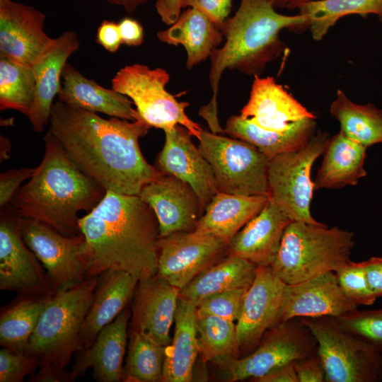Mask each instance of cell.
I'll return each instance as SVG.
<instances>
[{
  "label": "cell",
  "instance_id": "obj_52",
  "mask_svg": "<svg viewBox=\"0 0 382 382\" xmlns=\"http://www.w3.org/2000/svg\"><path fill=\"white\" fill-rule=\"evenodd\" d=\"M316 0H271L274 7H280L294 10L299 8L301 6L310 1Z\"/></svg>",
  "mask_w": 382,
  "mask_h": 382
},
{
  "label": "cell",
  "instance_id": "obj_19",
  "mask_svg": "<svg viewBox=\"0 0 382 382\" xmlns=\"http://www.w3.org/2000/svg\"><path fill=\"white\" fill-rule=\"evenodd\" d=\"M358 306L342 291L335 272L286 284L278 324L293 318L338 317Z\"/></svg>",
  "mask_w": 382,
  "mask_h": 382
},
{
  "label": "cell",
  "instance_id": "obj_33",
  "mask_svg": "<svg viewBox=\"0 0 382 382\" xmlns=\"http://www.w3.org/2000/svg\"><path fill=\"white\" fill-rule=\"evenodd\" d=\"M330 111L349 139L366 148L382 143V110L374 104L355 103L338 89Z\"/></svg>",
  "mask_w": 382,
  "mask_h": 382
},
{
  "label": "cell",
  "instance_id": "obj_24",
  "mask_svg": "<svg viewBox=\"0 0 382 382\" xmlns=\"http://www.w3.org/2000/svg\"><path fill=\"white\" fill-rule=\"evenodd\" d=\"M130 316L129 309L125 308L99 332L88 348L79 352L71 371L76 378L92 369L93 378L99 382H117L123 378L122 364Z\"/></svg>",
  "mask_w": 382,
  "mask_h": 382
},
{
  "label": "cell",
  "instance_id": "obj_30",
  "mask_svg": "<svg viewBox=\"0 0 382 382\" xmlns=\"http://www.w3.org/2000/svg\"><path fill=\"white\" fill-rule=\"evenodd\" d=\"M366 147L347 137L340 130L330 139L315 178L316 190L356 185L364 177Z\"/></svg>",
  "mask_w": 382,
  "mask_h": 382
},
{
  "label": "cell",
  "instance_id": "obj_45",
  "mask_svg": "<svg viewBox=\"0 0 382 382\" xmlns=\"http://www.w3.org/2000/svg\"><path fill=\"white\" fill-rule=\"evenodd\" d=\"M293 364L299 382H326L324 365L318 352Z\"/></svg>",
  "mask_w": 382,
  "mask_h": 382
},
{
  "label": "cell",
  "instance_id": "obj_6",
  "mask_svg": "<svg viewBox=\"0 0 382 382\" xmlns=\"http://www.w3.org/2000/svg\"><path fill=\"white\" fill-rule=\"evenodd\" d=\"M353 238V232L337 226L291 221L270 267L286 284L335 272L350 260Z\"/></svg>",
  "mask_w": 382,
  "mask_h": 382
},
{
  "label": "cell",
  "instance_id": "obj_40",
  "mask_svg": "<svg viewBox=\"0 0 382 382\" xmlns=\"http://www.w3.org/2000/svg\"><path fill=\"white\" fill-rule=\"evenodd\" d=\"M338 283L345 296L357 306H370L377 297L369 284L364 262L349 260L335 272Z\"/></svg>",
  "mask_w": 382,
  "mask_h": 382
},
{
  "label": "cell",
  "instance_id": "obj_53",
  "mask_svg": "<svg viewBox=\"0 0 382 382\" xmlns=\"http://www.w3.org/2000/svg\"><path fill=\"white\" fill-rule=\"evenodd\" d=\"M380 22L382 23V16L378 17Z\"/></svg>",
  "mask_w": 382,
  "mask_h": 382
},
{
  "label": "cell",
  "instance_id": "obj_35",
  "mask_svg": "<svg viewBox=\"0 0 382 382\" xmlns=\"http://www.w3.org/2000/svg\"><path fill=\"white\" fill-rule=\"evenodd\" d=\"M199 354L224 369L238 358L241 347L234 321L214 316H197Z\"/></svg>",
  "mask_w": 382,
  "mask_h": 382
},
{
  "label": "cell",
  "instance_id": "obj_7",
  "mask_svg": "<svg viewBox=\"0 0 382 382\" xmlns=\"http://www.w3.org/2000/svg\"><path fill=\"white\" fill-rule=\"evenodd\" d=\"M299 319L317 341L326 382L382 380V352L342 328L334 317Z\"/></svg>",
  "mask_w": 382,
  "mask_h": 382
},
{
  "label": "cell",
  "instance_id": "obj_25",
  "mask_svg": "<svg viewBox=\"0 0 382 382\" xmlns=\"http://www.w3.org/2000/svg\"><path fill=\"white\" fill-rule=\"evenodd\" d=\"M139 279L127 272L108 270L99 276L93 301L82 325L81 351L112 322L134 297Z\"/></svg>",
  "mask_w": 382,
  "mask_h": 382
},
{
  "label": "cell",
  "instance_id": "obj_10",
  "mask_svg": "<svg viewBox=\"0 0 382 382\" xmlns=\"http://www.w3.org/2000/svg\"><path fill=\"white\" fill-rule=\"evenodd\" d=\"M199 149L214 172L218 191L268 196L270 159L253 145L203 129Z\"/></svg>",
  "mask_w": 382,
  "mask_h": 382
},
{
  "label": "cell",
  "instance_id": "obj_17",
  "mask_svg": "<svg viewBox=\"0 0 382 382\" xmlns=\"http://www.w3.org/2000/svg\"><path fill=\"white\" fill-rule=\"evenodd\" d=\"M45 19L31 6L0 0V54L32 66L54 39L45 32Z\"/></svg>",
  "mask_w": 382,
  "mask_h": 382
},
{
  "label": "cell",
  "instance_id": "obj_51",
  "mask_svg": "<svg viewBox=\"0 0 382 382\" xmlns=\"http://www.w3.org/2000/svg\"><path fill=\"white\" fill-rule=\"evenodd\" d=\"M109 4L122 7L128 13H134L139 6L149 0H106Z\"/></svg>",
  "mask_w": 382,
  "mask_h": 382
},
{
  "label": "cell",
  "instance_id": "obj_50",
  "mask_svg": "<svg viewBox=\"0 0 382 382\" xmlns=\"http://www.w3.org/2000/svg\"><path fill=\"white\" fill-rule=\"evenodd\" d=\"M257 382H299L294 364L289 363L278 367L262 378Z\"/></svg>",
  "mask_w": 382,
  "mask_h": 382
},
{
  "label": "cell",
  "instance_id": "obj_31",
  "mask_svg": "<svg viewBox=\"0 0 382 382\" xmlns=\"http://www.w3.org/2000/svg\"><path fill=\"white\" fill-rule=\"evenodd\" d=\"M257 265L243 258L228 255L210 266L180 290L179 299L195 306L204 298L235 289H248Z\"/></svg>",
  "mask_w": 382,
  "mask_h": 382
},
{
  "label": "cell",
  "instance_id": "obj_11",
  "mask_svg": "<svg viewBox=\"0 0 382 382\" xmlns=\"http://www.w3.org/2000/svg\"><path fill=\"white\" fill-rule=\"evenodd\" d=\"M18 224L24 242L45 268L54 294L88 277L81 233L66 236L45 223L21 216Z\"/></svg>",
  "mask_w": 382,
  "mask_h": 382
},
{
  "label": "cell",
  "instance_id": "obj_49",
  "mask_svg": "<svg viewBox=\"0 0 382 382\" xmlns=\"http://www.w3.org/2000/svg\"><path fill=\"white\" fill-rule=\"evenodd\" d=\"M155 8L161 21L166 25H171L180 15L181 0H157Z\"/></svg>",
  "mask_w": 382,
  "mask_h": 382
},
{
  "label": "cell",
  "instance_id": "obj_8",
  "mask_svg": "<svg viewBox=\"0 0 382 382\" xmlns=\"http://www.w3.org/2000/svg\"><path fill=\"white\" fill-rule=\"evenodd\" d=\"M169 79V74L162 68L133 64L121 68L111 84L112 88L131 99L140 117L151 127L166 131L180 125L199 140L203 129L185 113L189 103L178 101L166 91Z\"/></svg>",
  "mask_w": 382,
  "mask_h": 382
},
{
  "label": "cell",
  "instance_id": "obj_29",
  "mask_svg": "<svg viewBox=\"0 0 382 382\" xmlns=\"http://www.w3.org/2000/svg\"><path fill=\"white\" fill-rule=\"evenodd\" d=\"M174 322V336L166 349L161 381L188 382L199 354L196 306L179 299Z\"/></svg>",
  "mask_w": 382,
  "mask_h": 382
},
{
  "label": "cell",
  "instance_id": "obj_16",
  "mask_svg": "<svg viewBox=\"0 0 382 382\" xmlns=\"http://www.w3.org/2000/svg\"><path fill=\"white\" fill-rule=\"evenodd\" d=\"M164 132L165 144L156 158V168L162 174L189 184L198 196L204 213L218 192L212 166L194 144L186 128L178 125Z\"/></svg>",
  "mask_w": 382,
  "mask_h": 382
},
{
  "label": "cell",
  "instance_id": "obj_46",
  "mask_svg": "<svg viewBox=\"0 0 382 382\" xmlns=\"http://www.w3.org/2000/svg\"><path fill=\"white\" fill-rule=\"evenodd\" d=\"M96 42L110 52H115L122 44L118 23L105 20L98 26Z\"/></svg>",
  "mask_w": 382,
  "mask_h": 382
},
{
  "label": "cell",
  "instance_id": "obj_23",
  "mask_svg": "<svg viewBox=\"0 0 382 382\" xmlns=\"http://www.w3.org/2000/svg\"><path fill=\"white\" fill-rule=\"evenodd\" d=\"M291 221L269 198L263 209L231 238L228 255L257 266H270L287 225Z\"/></svg>",
  "mask_w": 382,
  "mask_h": 382
},
{
  "label": "cell",
  "instance_id": "obj_26",
  "mask_svg": "<svg viewBox=\"0 0 382 382\" xmlns=\"http://www.w3.org/2000/svg\"><path fill=\"white\" fill-rule=\"evenodd\" d=\"M62 79L57 97L62 103L122 120L134 121L140 118L129 98L86 78L68 62L63 69Z\"/></svg>",
  "mask_w": 382,
  "mask_h": 382
},
{
  "label": "cell",
  "instance_id": "obj_32",
  "mask_svg": "<svg viewBox=\"0 0 382 382\" xmlns=\"http://www.w3.org/2000/svg\"><path fill=\"white\" fill-rule=\"evenodd\" d=\"M315 120L304 119L284 132H276L262 129L240 115H233L227 120L224 132L253 145L270 160L304 145L315 134Z\"/></svg>",
  "mask_w": 382,
  "mask_h": 382
},
{
  "label": "cell",
  "instance_id": "obj_21",
  "mask_svg": "<svg viewBox=\"0 0 382 382\" xmlns=\"http://www.w3.org/2000/svg\"><path fill=\"white\" fill-rule=\"evenodd\" d=\"M240 116L267 131L284 132L304 119L316 116L271 76H254L248 103Z\"/></svg>",
  "mask_w": 382,
  "mask_h": 382
},
{
  "label": "cell",
  "instance_id": "obj_27",
  "mask_svg": "<svg viewBox=\"0 0 382 382\" xmlns=\"http://www.w3.org/2000/svg\"><path fill=\"white\" fill-rule=\"evenodd\" d=\"M266 195H239L218 191L206 207L195 231L229 243L265 206Z\"/></svg>",
  "mask_w": 382,
  "mask_h": 382
},
{
  "label": "cell",
  "instance_id": "obj_18",
  "mask_svg": "<svg viewBox=\"0 0 382 382\" xmlns=\"http://www.w3.org/2000/svg\"><path fill=\"white\" fill-rule=\"evenodd\" d=\"M139 196L153 209L159 238L179 231H193L202 215L198 196L187 183L162 174L143 187Z\"/></svg>",
  "mask_w": 382,
  "mask_h": 382
},
{
  "label": "cell",
  "instance_id": "obj_9",
  "mask_svg": "<svg viewBox=\"0 0 382 382\" xmlns=\"http://www.w3.org/2000/svg\"><path fill=\"white\" fill-rule=\"evenodd\" d=\"M330 139L327 132H320L300 148L270 160L268 197L291 221L320 223L310 210L315 190L311 173Z\"/></svg>",
  "mask_w": 382,
  "mask_h": 382
},
{
  "label": "cell",
  "instance_id": "obj_36",
  "mask_svg": "<svg viewBox=\"0 0 382 382\" xmlns=\"http://www.w3.org/2000/svg\"><path fill=\"white\" fill-rule=\"evenodd\" d=\"M299 13L309 18L312 37L320 40L341 18L348 15L382 16V0H316L303 4Z\"/></svg>",
  "mask_w": 382,
  "mask_h": 382
},
{
  "label": "cell",
  "instance_id": "obj_28",
  "mask_svg": "<svg viewBox=\"0 0 382 382\" xmlns=\"http://www.w3.org/2000/svg\"><path fill=\"white\" fill-rule=\"evenodd\" d=\"M160 41L186 50L187 67L204 61L223 40L220 29L204 14L193 8H187L178 19L165 30L156 34Z\"/></svg>",
  "mask_w": 382,
  "mask_h": 382
},
{
  "label": "cell",
  "instance_id": "obj_39",
  "mask_svg": "<svg viewBox=\"0 0 382 382\" xmlns=\"http://www.w3.org/2000/svg\"><path fill=\"white\" fill-rule=\"evenodd\" d=\"M335 318L342 328L382 352V308L356 309Z\"/></svg>",
  "mask_w": 382,
  "mask_h": 382
},
{
  "label": "cell",
  "instance_id": "obj_14",
  "mask_svg": "<svg viewBox=\"0 0 382 382\" xmlns=\"http://www.w3.org/2000/svg\"><path fill=\"white\" fill-rule=\"evenodd\" d=\"M18 215L1 213L0 222V289L27 296L54 294L35 254L24 242L18 228Z\"/></svg>",
  "mask_w": 382,
  "mask_h": 382
},
{
  "label": "cell",
  "instance_id": "obj_3",
  "mask_svg": "<svg viewBox=\"0 0 382 382\" xmlns=\"http://www.w3.org/2000/svg\"><path fill=\"white\" fill-rule=\"evenodd\" d=\"M308 27L306 15L279 13L271 0H241L235 14L219 28L226 42L209 56L212 98L200 108L199 115L207 122L212 132H224L218 119L216 100L222 73L228 69L260 76L267 64L276 59L284 50L279 33L284 29L300 31Z\"/></svg>",
  "mask_w": 382,
  "mask_h": 382
},
{
  "label": "cell",
  "instance_id": "obj_37",
  "mask_svg": "<svg viewBox=\"0 0 382 382\" xmlns=\"http://www.w3.org/2000/svg\"><path fill=\"white\" fill-rule=\"evenodd\" d=\"M35 98L32 66L0 54V110H15L28 117Z\"/></svg>",
  "mask_w": 382,
  "mask_h": 382
},
{
  "label": "cell",
  "instance_id": "obj_48",
  "mask_svg": "<svg viewBox=\"0 0 382 382\" xmlns=\"http://www.w3.org/2000/svg\"><path fill=\"white\" fill-rule=\"evenodd\" d=\"M364 262L372 291L377 298L382 297V257H372Z\"/></svg>",
  "mask_w": 382,
  "mask_h": 382
},
{
  "label": "cell",
  "instance_id": "obj_4",
  "mask_svg": "<svg viewBox=\"0 0 382 382\" xmlns=\"http://www.w3.org/2000/svg\"><path fill=\"white\" fill-rule=\"evenodd\" d=\"M45 154L11 204L21 217L45 223L66 236L81 233L79 214L91 212L106 190L81 171L48 131Z\"/></svg>",
  "mask_w": 382,
  "mask_h": 382
},
{
  "label": "cell",
  "instance_id": "obj_22",
  "mask_svg": "<svg viewBox=\"0 0 382 382\" xmlns=\"http://www.w3.org/2000/svg\"><path fill=\"white\" fill-rule=\"evenodd\" d=\"M78 35L64 31L32 65L35 78V98L28 118L36 132L50 122L54 99L62 87L63 69L69 57L79 47Z\"/></svg>",
  "mask_w": 382,
  "mask_h": 382
},
{
  "label": "cell",
  "instance_id": "obj_44",
  "mask_svg": "<svg viewBox=\"0 0 382 382\" xmlns=\"http://www.w3.org/2000/svg\"><path fill=\"white\" fill-rule=\"evenodd\" d=\"M35 168H21L11 169L0 175V206L1 208L11 203L21 185L33 175Z\"/></svg>",
  "mask_w": 382,
  "mask_h": 382
},
{
  "label": "cell",
  "instance_id": "obj_15",
  "mask_svg": "<svg viewBox=\"0 0 382 382\" xmlns=\"http://www.w3.org/2000/svg\"><path fill=\"white\" fill-rule=\"evenodd\" d=\"M286 284L269 266H257L236 322L241 351H251L270 328L278 324Z\"/></svg>",
  "mask_w": 382,
  "mask_h": 382
},
{
  "label": "cell",
  "instance_id": "obj_12",
  "mask_svg": "<svg viewBox=\"0 0 382 382\" xmlns=\"http://www.w3.org/2000/svg\"><path fill=\"white\" fill-rule=\"evenodd\" d=\"M318 352V343L310 329L299 318L270 328L257 347L237 358L225 369L231 381H256L274 369Z\"/></svg>",
  "mask_w": 382,
  "mask_h": 382
},
{
  "label": "cell",
  "instance_id": "obj_13",
  "mask_svg": "<svg viewBox=\"0 0 382 382\" xmlns=\"http://www.w3.org/2000/svg\"><path fill=\"white\" fill-rule=\"evenodd\" d=\"M228 244L215 236L196 231L161 237L157 243L156 275L180 290L228 255Z\"/></svg>",
  "mask_w": 382,
  "mask_h": 382
},
{
  "label": "cell",
  "instance_id": "obj_42",
  "mask_svg": "<svg viewBox=\"0 0 382 382\" xmlns=\"http://www.w3.org/2000/svg\"><path fill=\"white\" fill-rule=\"evenodd\" d=\"M38 366L26 354L3 347L0 350V382H21Z\"/></svg>",
  "mask_w": 382,
  "mask_h": 382
},
{
  "label": "cell",
  "instance_id": "obj_34",
  "mask_svg": "<svg viewBox=\"0 0 382 382\" xmlns=\"http://www.w3.org/2000/svg\"><path fill=\"white\" fill-rule=\"evenodd\" d=\"M53 295L27 296L1 312V345L27 354L31 335Z\"/></svg>",
  "mask_w": 382,
  "mask_h": 382
},
{
  "label": "cell",
  "instance_id": "obj_47",
  "mask_svg": "<svg viewBox=\"0 0 382 382\" xmlns=\"http://www.w3.org/2000/svg\"><path fill=\"white\" fill-rule=\"evenodd\" d=\"M122 44L139 46L144 40V29L141 25L130 17L123 18L119 23Z\"/></svg>",
  "mask_w": 382,
  "mask_h": 382
},
{
  "label": "cell",
  "instance_id": "obj_2",
  "mask_svg": "<svg viewBox=\"0 0 382 382\" xmlns=\"http://www.w3.org/2000/svg\"><path fill=\"white\" fill-rule=\"evenodd\" d=\"M79 225L86 239L88 277L108 270L125 271L139 280L156 275L158 222L139 195L107 190Z\"/></svg>",
  "mask_w": 382,
  "mask_h": 382
},
{
  "label": "cell",
  "instance_id": "obj_1",
  "mask_svg": "<svg viewBox=\"0 0 382 382\" xmlns=\"http://www.w3.org/2000/svg\"><path fill=\"white\" fill-rule=\"evenodd\" d=\"M49 123L48 131L69 158L106 191L139 195L144 185L161 175L140 149L139 138L151 128L141 117L105 119L57 100Z\"/></svg>",
  "mask_w": 382,
  "mask_h": 382
},
{
  "label": "cell",
  "instance_id": "obj_20",
  "mask_svg": "<svg viewBox=\"0 0 382 382\" xmlns=\"http://www.w3.org/2000/svg\"><path fill=\"white\" fill-rule=\"evenodd\" d=\"M180 289L155 275L139 280L132 303V330L167 347Z\"/></svg>",
  "mask_w": 382,
  "mask_h": 382
},
{
  "label": "cell",
  "instance_id": "obj_41",
  "mask_svg": "<svg viewBox=\"0 0 382 382\" xmlns=\"http://www.w3.org/2000/svg\"><path fill=\"white\" fill-rule=\"evenodd\" d=\"M247 289H230L204 298L196 306L197 316H214L236 322Z\"/></svg>",
  "mask_w": 382,
  "mask_h": 382
},
{
  "label": "cell",
  "instance_id": "obj_43",
  "mask_svg": "<svg viewBox=\"0 0 382 382\" xmlns=\"http://www.w3.org/2000/svg\"><path fill=\"white\" fill-rule=\"evenodd\" d=\"M181 5L182 8L197 9L220 28L228 18L232 0H181Z\"/></svg>",
  "mask_w": 382,
  "mask_h": 382
},
{
  "label": "cell",
  "instance_id": "obj_38",
  "mask_svg": "<svg viewBox=\"0 0 382 382\" xmlns=\"http://www.w3.org/2000/svg\"><path fill=\"white\" fill-rule=\"evenodd\" d=\"M129 340L123 378L140 382L161 381L166 347L133 330Z\"/></svg>",
  "mask_w": 382,
  "mask_h": 382
},
{
  "label": "cell",
  "instance_id": "obj_5",
  "mask_svg": "<svg viewBox=\"0 0 382 382\" xmlns=\"http://www.w3.org/2000/svg\"><path fill=\"white\" fill-rule=\"evenodd\" d=\"M98 280L99 276L88 277L52 296L30 338L27 354L39 366L30 381H75L65 368L81 351V330Z\"/></svg>",
  "mask_w": 382,
  "mask_h": 382
}]
</instances>
